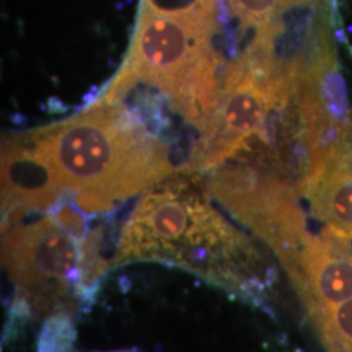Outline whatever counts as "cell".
I'll return each instance as SVG.
<instances>
[{
	"label": "cell",
	"instance_id": "cell-9",
	"mask_svg": "<svg viewBox=\"0 0 352 352\" xmlns=\"http://www.w3.org/2000/svg\"><path fill=\"white\" fill-rule=\"evenodd\" d=\"M1 193L6 218L52 209L62 195L25 141L3 146Z\"/></svg>",
	"mask_w": 352,
	"mask_h": 352
},
{
	"label": "cell",
	"instance_id": "cell-6",
	"mask_svg": "<svg viewBox=\"0 0 352 352\" xmlns=\"http://www.w3.org/2000/svg\"><path fill=\"white\" fill-rule=\"evenodd\" d=\"M210 190L230 213L253 230L287 269L298 258L308 234L298 192L279 176L250 168H227L213 176Z\"/></svg>",
	"mask_w": 352,
	"mask_h": 352
},
{
	"label": "cell",
	"instance_id": "cell-8",
	"mask_svg": "<svg viewBox=\"0 0 352 352\" xmlns=\"http://www.w3.org/2000/svg\"><path fill=\"white\" fill-rule=\"evenodd\" d=\"M312 213L324 225L325 238L352 240V136L315 162L300 183Z\"/></svg>",
	"mask_w": 352,
	"mask_h": 352
},
{
	"label": "cell",
	"instance_id": "cell-3",
	"mask_svg": "<svg viewBox=\"0 0 352 352\" xmlns=\"http://www.w3.org/2000/svg\"><path fill=\"white\" fill-rule=\"evenodd\" d=\"M215 26V16L141 11L128 59L103 101L113 103L145 82L160 89L186 119L202 124L219 89Z\"/></svg>",
	"mask_w": 352,
	"mask_h": 352
},
{
	"label": "cell",
	"instance_id": "cell-4",
	"mask_svg": "<svg viewBox=\"0 0 352 352\" xmlns=\"http://www.w3.org/2000/svg\"><path fill=\"white\" fill-rule=\"evenodd\" d=\"M1 252L14 302L39 316L71 315L109 269L96 234L78 239L52 213L29 223L6 219Z\"/></svg>",
	"mask_w": 352,
	"mask_h": 352
},
{
	"label": "cell",
	"instance_id": "cell-11",
	"mask_svg": "<svg viewBox=\"0 0 352 352\" xmlns=\"http://www.w3.org/2000/svg\"><path fill=\"white\" fill-rule=\"evenodd\" d=\"M75 340V325L68 314L49 316L38 337L37 352H72Z\"/></svg>",
	"mask_w": 352,
	"mask_h": 352
},
{
	"label": "cell",
	"instance_id": "cell-10",
	"mask_svg": "<svg viewBox=\"0 0 352 352\" xmlns=\"http://www.w3.org/2000/svg\"><path fill=\"white\" fill-rule=\"evenodd\" d=\"M234 14L244 26L257 28V38L267 37L274 30V21L289 0H228Z\"/></svg>",
	"mask_w": 352,
	"mask_h": 352
},
{
	"label": "cell",
	"instance_id": "cell-12",
	"mask_svg": "<svg viewBox=\"0 0 352 352\" xmlns=\"http://www.w3.org/2000/svg\"><path fill=\"white\" fill-rule=\"evenodd\" d=\"M113 352H135V351H113Z\"/></svg>",
	"mask_w": 352,
	"mask_h": 352
},
{
	"label": "cell",
	"instance_id": "cell-1",
	"mask_svg": "<svg viewBox=\"0 0 352 352\" xmlns=\"http://www.w3.org/2000/svg\"><path fill=\"white\" fill-rule=\"evenodd\" d=\"M158 261L243 296L264 287L258 252L212 205L190 176H168L145 192L120 232L113 265Z\"/></svg>",
	"mask_w": 352,
	"mask_h": 352
},
{
	"label": "cell",
	"instance_id": "cell-2",
	"mask_svg": "<svg viewBox=\"0 0 352 352\" xmlns=\"http://www.w3.org/2000/svg\"><path fill=\"white\" fill-rule=\"evenodd\" d=\"M25 142L56 188L85 213L107 212L173 173L164 142L110 102L32 132Z\"/></svg>",
	"mask_w": 352,
	"mask_h": 352
},
{
	"label": "cell",
	"instance_id": "cell-7",
	"mask_svg": "<svg viewBox=\"0 0 352 352\" xmlns=\"http://www.w3.org/2000/svg\"><path fill=\"white\" fill-rule=\"evenodd\" d=\"M350 244L325 236L305 240L296 261L287 269L312 320L352 298Z\"/></svg>",
	"mask_w": 352,
	"mask_h": 352
},
{
	"label": "cell",
	"instance_id": "cell-5",
	"mask_svg": "<svg viewBox=\"0 0 352 352\" xmlns=\"http://www.w3.org/2000/svg\"><path fill=\"white\" fill-rule=\"evenodd\" d=\"M292 97H298V84L270 55L251 47L226 69L213 109L202 122L192 167L206 171L234 158L261 133L269 113Z\"/></svg>",
	"mask_w": 352,
	"mask_h": 352
}]
</instances>
